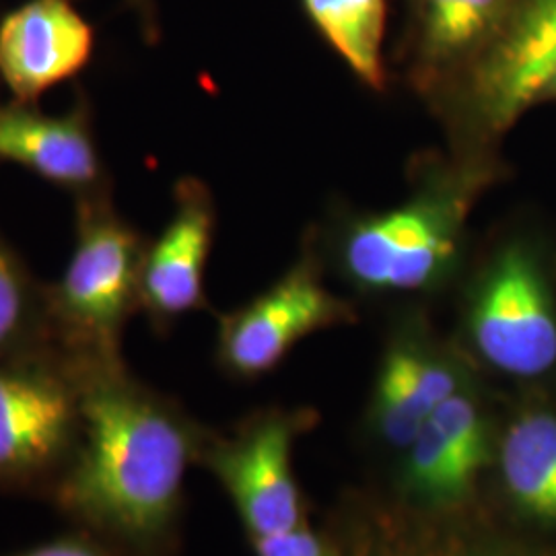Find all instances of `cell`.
Wrapping results in <instances>:
<instances>
[{
  "label": "cell",
  "instance_id": "cell-1",
  "mask_svg": "<svg viewBox=\"0 0 556 556\" xmlns=\"http://www.w3.org/2000/svg\"><path fill=\"white\" fill-rule=\"evenodd\" d=\"M75 361L83 435L48 501L119 556L174 555L184 480L204 438L122 358Z\"/></svg>",
  "mask_w": 556,
  "mask_h": 556
},
{
  "label": "cell",
  "instance_id": "cell-2",
  "mask_svg": "<svg viewBox=\"0 0 556 556\" xmlns=\"http://www.w3.org/2000/svg\"><path fill=\"white\" fill-rule=\"evenodd\" d=\"M147 241L112 194L75 200V241L56 282L46 285L52 342L75 358H122L126 321L140 309Z\"/></svg>",
  "mask_w": 556,
  "mask_h": 556
},
{
  "label": "cell",
  "instance_id": "cell-3",
  "mask_svg": "<svg viewBox=\"0 0 556 556\" xmlns=\"http://www.w3.org/2000/svg\"><path fill=\"white\" fill-rule=\"evenodd\" d=\"M83 435L77 361L56 344L0 358V489L48 498Z\"/></svg>",
  "mask_w": 556,
  "mask_h": 556
},
{
  "label": "cell",
  "instance_id": "cell-4",
  "mask_svg": "<svg viewBox=\"0 0 556 556\" xmlns=\"http://www.w3.org/2000/svg\"><path fill=\"white\" fill-rule=\"evenodd\" d=\"M468 330L482 358L498 371L536 378L556 363V314L532 254L511 245L478 285Z\"/></svg>",
  "mask_w": 556,
  "mask_h": 556
},
{
  "label": "cell",
  "instance_id": "cell-5",
  "mask_svg": "<svg viewBox=\"0 0 556 556\" xmlns=\"http://www.w3.org/2000/svg\"><path fill=\"white\" fill-rule=\"evenodd\" d=\"M464 202L417 199L355 225L344 243L351 278L371 291H418L445 275L456 258Z\"/></svg>",
  "mask_w": 556,
  "mask_h": 556
},
{
  "label": "cell",
  "instance_id": "cell-6",
  "mask_svg": "<svg viewBox=\"0 0 556 556\" xmlns=\"http://www.w3.org/2000/svg\"><path fill=\"white\" fill-rule=\"evenodd\" d=\"M295 425V418L273 413L252 418L233 438L202 443L200 457L233 501L250 540L303 523L291 468Z\"/></svg>",
  "mask_w": 556,
  "mask_h": 556
},
{
  "label": "cell",
  "instance_id": "cell-7",
  "mask_svg": "<svg viewBox=\"0 0 556 556\" xmlns=\"http://www.w3.org/2000/svg\"><path fill=\"white\" fill-rule=\"evenodd\" d=\"M351 318L314 275L298 266L248 305L220 319L219 363L229 376L258 378L273 371L301 338Z\"/></svg>",
  "mask_w": 556,
  "mask_h": 556
},
{
  "label": "cell",
  "instance_id": "cell-8",
  "mask_svg": "<svg viewBox=\"0 0 556 556\" xmlns=\"http://www.w3.org/2000/svg\"><path fill=\"white\" fill-rule=\"evenodd\" d=\"M0 163H13L75 200L110 194L89 101L79 96L66 114H43L34 103H0Z\"/></svg>",
  "mask_w": 556,
  "mask_h": 556
},
{
  "label": "cell",
  "instance_id": "cell-9",
  "mask_svg": "<svg viewBox=\"0 0 556 556\" xmlns=\"http://www.w3.org/2000/svg\"><path fill=\"white\" fill-rule=\"evenodd\" d=\"M96 50V31L71 0H27L0 20V83L11 100L36 103L77 77Z\"/></svg>",
  "mask_w": 556,
  "mask_h": 556
},
{
  "label": "cell",
  "instance_id": "cell-10",
  "mask_svg": "<svg viewBox=\"0 0 556 556\" xmlns=\"http://www.w3.org/2000/svg\"><path fill=\"white\" fill-rule=\"evenodd\" d=\"M174 197L172 219L147 243L140 273V309L160 330L204 307V270L217 227L215 202L202 181L181 179Z\"/></svg>",
  "mask_w": 556,
  "mask_h": 556
},
{
  "label": "cell",
  "instance_id": "cell-11",
  "mask_svg": "<svg viewBox=\"0 0 556 556\" xmlns=\"http://www.w3.org/2000/svg\"><path fill=\"white\" fill-rule=\"evenodd\" d=\"M556 62V0H528L484 75L497 124H507L546 91Z\"/></svg>",
  "mask_w": 556,
  "mask_h": 556
},
{
  "label": "cell",
  "instance_id": "cell-12",
  "mask_svg": "<svg viewBox=\"0 0 556 556\" xmlns=\"http://www.w3.org/2000/svg\"><path fill=\"white\" fill-rule=\"evenodd\" d=\"M501 472L509 495L530 516L556 521V417L528 413L507 429Z\"/></svg>",
  "mask_w": 556,
  "mask_h": 556
},
{
  "label": "cell",
  "instance_id": "cell-13",
  "mask_svg": "<svg viewBox=\"0 0 556 556\" xmlns=\"http://www.w3.org/2000/svg\"><path fill=\"white\" fill-rule=\"evenodd\" d=\"M321 36L330 41L358 79L383 89L386 0H303Z\"/></svg>",
  "mask_w": 556,
  "mask_h": 556
},
{
  "label": "cell",
  "instance_id": "cell-14",
  "mask_svg": "<svg viewBox=\"0 0 556 556\" xmlns=\"http://www.w3.org/2000/svg\"><path fill=\"white\" fill-rule=\"evenodd\" d=\"M54 344L48 328L46 285L0 236V358Z\"/></svg>",
  "mask_w": 556,
  "mask_h": 556
},
{
  "label": "cell",
  "instance_id": "cell-15",
  "mask_svg": "<svg viewBox=\"0 0 556 556\" xmlns=\"http://www.w3.org/2000/svg\"><path fill=\"white\" fill-rule=\"evenodd\" d=\"M418 346L397 342L379 369L374 425L386 443L406 450L431 417V406L418 383Z\"/></svg>",
  "mask_w": 556,
  "mask_h": 556
},
{
  "label": "cell",
  "instance_id": "cell-16",
  "mask_svg": "<svg viewBox=\"0 0 556 556\" xmlns=\"http://www.w3.org/2000/svg\"><path fill=\"white\" fill-rule=\"evenodd\" d=\"M507 0H422L420 56L445 64L464 56L497 23Z\"/></svg>",
  "mask_w": 556,
  "mask_h": 556
},
{
  "label": "cell",
  "instance_id": "cell-17",
  "mask_svg": "<svg viewBox=\"0 0 556 556\" xmlns=\"http://www.w3.org/2000/svg\"><path fill=\"white\" fill-rule=\"evenodd\" d=\"M404 484L415 498L427 505H454L464 501L470 486L459 475L452 452L431 418L418 429L406 447Z\"/></svg>",
  "mask_w": 556,
  "mask_h": 556
},
{
  "label": "cell",
  "instance_id": "cell-18",
  "mask_svg": "<svg viewBox=\"0 0 556 556\" xmlns=\"http://www.w3.org/2000/svg\"><path fill=\"white\" fill-rule=\"evenodd\" d=\"M429 418L445 439L459 475L472 489L475 478L489 457L486 425L477 402L470 394L459 390L454 396L441 402Z\"/></svg>",
  "mask_w": 556,
  "mask_h": 556
},
{
  "label": "cell",
  "instance_id": "cell-19",
  "mask_svg": "<svg viewBox=\"0 0 556 556\" xmlns=\"http://www.w3.org/2000/svg\"><path fill=\"white\" fill-rule=\"evenodd\" d=\"M357 556H519L493 546L462 528H417L374 538Z\"/></svg>",
  "mask_w": 556,
  "mask_h": 556
},
{
  "label": "cell",
  "instance_id": "cell-20",
  "mask_svg": "<svg viewBox=\"0 0 556 556\" xmlns=\"http://www.w3.org/2000/svg\"><path fill=\"white\" fill-rule=\"evenodd\" d=\"M252 544L258 556H337L332 546L305 523L270 536L252 538Z\"/></svg>",
  "mask_w": 556,
  "mask_h": 556
},
{
  "label": "cell",
  "instance_id": "cell-21",
  "mask_svg": "<svg viewBox=\"0 0 556 556\" xmlns=\"http://www.w3.org/2000/svg\"><path fill=\"white\" fill-rule=\"evenodd\" d=\"M4 556H119L112 546L80 528H73L31 548Z\"/></svg>",
  "mask_w": 556,
  "mask_h": 556
},
{
  "label": "cell",
  "instance_id": "cell-22",
  "mask_svg": "<svg viewBox=\"0 0 556 556\" xmlns=\"http://www.w3.org/2000/svg\"><path fill=\"white\" fill-rule=\"evenodd\" d=\"M126 4L137 13L144 31L151 36L155 29V0H126Z\"/></svg>",
  "mask_w": 556,
  "mask_h": 556
}]
</instances>
